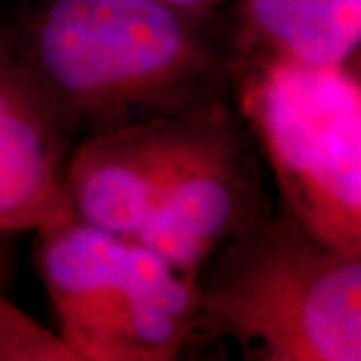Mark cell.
<instances>
[{"mask_svg": "<svg viewBox=\"0 0 361 361\" xmlns=\"http://www.w3.org/2000/svg\"><path fill=\"white\" fill-rule=\"evenodd\" d=\"M73 141L229 99V23L163 0H42L11 25Z\"/></svg>", "mask_w": 361, "mask_h": 361, "instance_id": "cell-1", "label": "cell"}, {"mask_svg": "<svg viewBox=\"0 0 361 361\" xmlns=\"http://www.w3.org/2000/svg\"><path fill=\"white\" fill-rule=\"evenodd\" d=\"M209 339L249 361H360L361 257L327 245L273 209L197 267Z\"/></svg>", "mask_w": 361, "mask_h": 361, "instance_id": "cell-2", "label": "cell"}, {"mask_svg": "<svg viewBox=\"0 0 361 361\" xmlns=\"http://www.w3.org/2000/svg\"><path fill=\"white\" fill-rule=\"evenodd\" d=\"M229 99L277 189V209L361 257L360 61L307 66L239 54Z\"/></svg>", "mask_w": 361, "mask_h": 361, "instance_id": "cell-3", "label": "cell"}, {"mask_svg": "<svg viewBox=\"0 0 361 361\" xmlns=\"http://www.w3.org/2000/svg\"><path fill=\"white\" fill-rule=\"evenodd\" d=\"M56 334L78 361H173L209 339L191 277L77 217L37 231Z\"/></svg>", "mask_w": 361, "mask_h": 361, "instance_id": "cell-4", "label": "cell"}, {"mask_svg": "<svg viewBox=\"0 0 361 361\" xmlns=\"http://www.w3.org/2000/svg\"><path fill=\"white\" fill-rule=\"evenodd\" d=\"M273 211L265 165L231 99L171 173L130 241L193 279L217 247Z\"/></svg>", "mask_w": 361, "mask_h": 361, "instance_id": "cell-5", "label": "cell"}, {"mask_svg": "<svg viewBox=\"0 0 361 361\" xmlns=\"http://www.w3.org/2000/svg\"><path fill=\"white\" fill-rule=\"evenodd\" d=\"M221 101L77 139L63 173L73 215L133 239L157 193L199 141Z\"/></svg>", "mask_w": 361, "mask_h": 361, "instance_id": "cell-6", "label": "cell"}, {"mask_svg": "<svg viewBox=\"0 0 361 361\" xmlns=\"http://www.w3.org/2000/svg\"><path fill=\"white\" fill-rule=\"evenodd\" d=\"M59 115L0 20V229L39 231L75 217L63 183L73 147Z\"/></svg>", "mask_w": 361, "mask_h": 361, "instance_id": "cell-7", "label": "cell"}, {"mask_svg": "<svg viewBox=\"0 0 361 361\" xmlns=\"http://www.w3.org/2000/svg\"><path fill=\"white\" fill-rule=\"evenodd\" d=\"M229 26L237 56L307 66L360 61L361 0H239Z\"/></svg>", "mask_w": 361, "mask_h": 361, "instance_id": "cell-8", "label": "cell"}, {"mask_svg": "<svg viewBox=\"0 0 361 361\" xmlns=\"http://www.w3.org/2000/svg\"><path fill=\"white\" fill-rule=\"evenodd\" d=\"M0 277V361H78L56 329L16 307L2 291Z\"/></svg>", "mask_w": 361, "mask_h": 361, "instance_id": "cell-9", "label": "cell"}, {"mask_svg": "<svg viewBox=\"0 0 361 361\" xmlns=\"http://www.w3.org/2000/svg\"><path fill=\"white\" fill-rule=\"evenodd\" d=\"M11 233H4L0 229V277L4 279L8 273V263H11Z\"/></svg>", "mask_w": 361, "mask_h": 361, "instance_id": "cell-10", "label": "cell"}]
</instances>
